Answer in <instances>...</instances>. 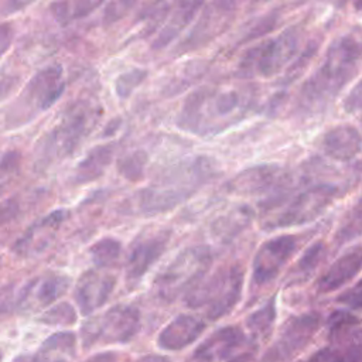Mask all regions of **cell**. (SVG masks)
Instances as JSON below:
<instances>
[{"instance_id": "obj_1", "label": "cell", "mask_w": 362, "mask_h": 362, "mask_svg": "<svg viewBox=\"0 0 362 362\" xmlns=\"http://www.w3.org/2000/svg\"><path fill=\"white\" fill-rule=\"evenodd\" d=\"M255 103L249 88L201 86L191 92L177 116V126L197 136L216 134L245 119Z\"/></svg>"}, {"instance_id": "obj_2", "label": "cell", "mask_w": 362, "mask_h": 362, "mask_svg": "<svg viewBox=\"0 0 362 362\" xmlns=\"http://www.w3.org/2000/svg\"><path fill=\"white\" fill-rule=\"evenodd\" d=\"M362 64V42L351 35L335 40L324 61L301 85L297 110L304 116L322 112L356 75Z\"/></svg>"}, {"instance_id": "obj_3", "label": "cell", "mask_w": 362, "mask_h": 362, "mask_svg": "<svg viewBox=\"0 0 362 362\" xmlns=\"http://www.w3.org/2000/svg\"><path fill=\"white\" fill-rule=\"evenodd\" d=\"M218 173L216 161L206 156H197L173 164L134 195L136 211L143 215L171 211L194 195L205 182L215 178Z\"/></svg>"}, {"instance_id": "obj_4", "label": "cell", "mask_w": 362, "mask_h": 362, "mask_svg": "<svg viewBox=\"0 0 362 362\" xmlns=\"http://www.w3.org/2000/svg\"><path fill=\"white\" fill-rule=\"evenodd\" d=\"M102 116V106L95 99H76L69 103L55 124L35 146V168L47 170L71 156L79 143L93 130Z\"/></svg>"}, {"instance_id": "obj_5", "label": "cell", "mask_w": 362, "mask_h": 362, "mask_svg": "<svg viewBox=\"0 0 362 362\" xmlns=\"http://www.w3.org/2000/svg\"><path fill=\"white\" fill-rule=\"evenodd\" d=\"M64 69L59 64H51L37 71L11 102L4 113V127L13 130L28 124L42 112L48 110L64 93Z\"/></svg>"}, {"instance_id": "obj_6", "label": "cell", "mask_w": 362, "mask_h": 362, "mask_svg": "<svg viewBox=\"0 0 362 362\" xmlns=\"http://www.w3.org/2000/svg\"><path fill=\"white\" fill-rule=\"evenodd\" d=\"M242 288L243 269L239 264L222 266L189 288L185 293V303L192 308L205 307L208 318L218 320L236 305Z\"/></svg>"}, {"instance_id": "obj_7", "label": "cell", "mask_w": 362, "mask_h": 362, "mask_svg": "<svg viewBox=\"0 0 362 362\" xmlns=\"http://www.w3.org/2000/svg\"><path fill=\"white\" fill-rule=\"evenodd\" d=\"M300 40L301 28L300 25H293L277 37L247 48L238 62V75L240 78H269L276 75L294 58L300 47Z\"/></svg>"}, {"instance_id": "obj_8", "label": "cell", "mask_w": 362, "mask_h": 362, "mask_svg": "<svg viewBox=\"0 0 362 362\" xmlns=\"http://www.w3.org/2000/svg\"><path fill=\"white\" fill-rule=\"evenodd\" d=\"M212 263V253L206 246H189L180 252L171 263L156 277L154 287L165 298H174L188 291L202 280Z\"/></svg>"}, {"instance_id": "obj_9", "label": "cell", "mask_w": 362, "mask_h": 362, "mask_svg": "<svg viewBox=\"0 0 362 362\" xmlns=\"http://www.w3.org/2000/svg\"><path fill=\"white\" fill-rule=\"evenodd\" d=\"M140 328V313L133 305L117 304L82 327L85 345L96 342H127Z\"/></svg>"}, {"instance_id": "obj_10", "label": "cell", "mask_w": 362, "mask_h": 362, "mask_svg": "<svg viewBox=\"0 0 362 362\" xmlns=\"http://www.w3.org/2000/svg\"><path fill=\"white\" fill-rule=\"evenodd\" d=\"M337 191V187L331 184L313 185L287 201L284 208L264 225L267 229H276L311 222L327 209L335 198Z\"/></svg>"}, {"instance_id": "obj_11", "label": "cell", "mask_w": 362, "mask_h": 362, "mask_svg": "<svg viewBox=\"0 0 362 362\" xmlns=\"http://www.w3.org/2000/svg\"><path fill=\"white\" fill-rule=\"evenodd\" d=\"M256 352V345L239 327H223L209 335L195 351V358L202 362H249Z\"/></svg>"}, {"instance_id": "obj_12", "label": "cell", "mask_w": 362, "mask_h": 362, "mask_svg": "<svg viewBox=\"0 0 362 362\" xmlns=\"http://www.w3.org/2000/svg\"><path fill=\"white\" fill-rule=\"evenodd\" d=\"M235 14L236 3L233 1L206 3L188 35L178 44L175 54H185L206 45L230 25Z\"/></svg>"}, {"instance_id": "obj_13", "label": "cell", "mask_w": 362, "mask_h": 362, "mask_svg": "<svg viewBox=\"0 0 362 362\" xmlns=\"http://www.w3.org/2000/svg\"><path fill=\"white\" fill-rule=\"evenodd\" d=\"M296 250L297 239L293 235H280L262 243L252 263L253 284L264 286L274 280Z\"/></svg>"}, {"instance_id": "obj_14", "label": "cell", "mask_w": 362, "mask_h": 362, "mask_svg": "<svg viewBox=\"0 0 362 362\" xmlns=\"http://www.w3.org/2000/svg\"><path fill=\"white\" fill-rule=\"evenodd\" d=\"M171 230L161 228L144 230L132 243L126 262V276L129 281H137L167 250Z\"/></svg>"}, {"instance_id": "obj_15", "label": "cell", "mask_w": 362, "mask_h": 362, "mask_svg": "<svg viewBox=\"0 0 362 362\" xmlns=\"http://www.w3.org/2000/svg\"><path fill=\"white\" fill-rule=\"evenodd\" d=\"M318 325L320 317L317 314H303L287 320L277 341L266 352L264 362H281L301 351L313 338Z\"/></svg>"}, {"instance_id": "obj_16", "label": "cell", "mask_w": 362, "mask_h": 362, "mask_svg": "<svg viewBox=\"0 0 362 362\" xmlns=\"http://www.w3.org/2000/svg\"><path fill=\"white\" fill-rule=\"evenodd\" d=\"M290 180L287 174L277 165H256L243 170L226 184V189L233 194H260L274 191V195H281L288 191Z\"/></svg>"}, {"instance_id": "obj_17", "label": "cell", "mask_w": 362, "mask_h": 362, "mask_svg": "<svg viewBox=\"0 0 362 362\" xmlns=\"http://www.w3.org/2000/svg\"><path fill=\"white\" fill-rule=\"evenodd\" d=\"M69 281L68 276L54 272L37 276L21 288L18 305L24 310L47 307L66 291Z\"/></svg>"}, {"instance_id": "obj_18", "label": "cell", "mask_w": 362, "mask_h": 362, "mask_svg": "<svg viewBox=\"0 0 362 362\" xmlns=\"http://www.w3.org/2000/svg\"><path fill=\"white\" fill-rule=\"evenodd\" d=\"M116 286V277L100 270H86L79 277L75 287V300L82 314H90L100 308L110 297Z\"/></svg>"}, {"instance_id": "obj_19", "label": "cell", "mask_w": 362, "mask_h": 362, "mask_svg": "<svg viewBox=\"0 0 362 362\" xmlns=\"http://www.w3.org/2000/svg\"><path fill=\"white\" fill-rule=\"evenodd\" d=\"M66 218L65 209H57L34 222L13 245L11 250L21 257H31L42 252L54 239L55 232Z\"/></svg>"}, {"instance_id": "obj_20", "label": "cell", "mask_w": 362, "mask_h": 362, "mask_svg": "<svg viewBox=\"0 0 362 362\" xmlns=\"http://www.w3.org/2000/svg\"><path fill=\"white\" fill-rule=\"evenodd\" d=\"M362 270V246L352 247L339 256L317 280V290L320 293H329L341 288Z\"/></svg>"}, {"instance_id": "obj_21", "label": "cell", "mask_w": 362, "mask_h": 362, "mask_svg": "<svg viewBox=\"0 0 362 362\" xmlns=\"http://www.w3.org/2000/svg\"><path fill=\"white\" fill-rule=\"evenodd\" d=\"M324 153L338 161H351L362 151V136L352 124H338L322 136Z\"/></svg>"}, {"instance_id": "obj_22", "label": "cell", "mask_w": 362, "mask_h": 362, "mask_svg": "<svg viewBox=\"0 0 362 362\" xmlns=\"http://www.w3.org/2000/svg\"><path fill=\"white\" fill-rule=\"evenodd\" d=\"M205 329V322L194 315L181 314L168 322L158 335V345L164 349L178 351L192 344Z\"/></svg>"}, {"instance_id": "obj_23", "label": "cell", "mask_w": 362, "mask_h": 362, "mask_svg": "<svg viewBox=\"0 0 362 362\" xmlns=\"http://www.w3.org/2000/svg\"><path fill=\"white\" fill-rule=\"evenodd\" d=\"M202 1H181L175 4V8L171 10L168 21L164 24L157 38L153 41L154 49H161L167 47L194 18L197 11L204 7Z\"/></svg>"}, {"instance_id": "obj_24", "label": "cell", "mask_w": 362, "mask_h": 362, "mask_svg": "<svg viewBox=\"0 0 362 362\" xmlns=\"http://www.w3.org/2000/svg\"><path fill=\"white\" fill-rule=\"evenodd\" d=\"M113 153V144H102L93 147L86 154V157L75 167L72 181L75 184H86L99 178L112 163Z\"/></svg>"}, {"instance_id": "obj_25", "label": "cell", "mask_w": 362, "mask_h": 362, "mask_svg": "<svg viewBox=\"0 0 362 362\" xmlns=\"http://www.w3.org/2000/svg\"><path fill=\"white\" fill-rule=\"evenodd\" d=\"M102 1L76 0V1H54L49 4V13L59 24H68L71 21L89 16L95 8L100 7Z\"/></svg>"}, {"instance_id": "obj_26", "label": "cell", "mask_w": 362, "mask_h": 362, "mask_svg": "<svg viewBox=\"0 0 362 362\" xmlns=\"http://www.w3.org/2000/svg\"><path fill=\"white\" fill-rule=\"evenodd\" d=\"M89 255L99 269L110 267L122 255V243L110 236L102 238L89 247Z\"/></svg>"}, {"instance_id": "obj_27", "label": "cell", "mask_w": 362, "mask_h": 362, "mask_svg": "<svg viewBox=\"0 0 362 362\" xmlns=\"http://www.w3.org/2000/svg\"><path fill=\"white\" fill-rule=\"evenodd\" d=\"M148 161V156L144 150H134L120 157L116 163L117 173L130 182L143 180L144 168Z\"/></svg>"}, {"instance_id": "obj_28", "label": "cell", "mask_w": 362, "mask_h": 362, "mask_svg": "<svg viewBox=\"0 0 362 362\" xmlns=\"http://www.w3.org/2000/svg\"><path fill=\"white\" fill-rule=\"evenodd\" d=\"M362 235V199L358 201L344 216L335 232V240L339 245L354 240Z\"/></svg>"}, {"instance_id": "obj_29", "label": "cell", "mask_w": 362, "mask_h": 362, "mask_svg": "<svg viewBox=\"0 0 362 362\" xmlns=\"http://www.w3.org/2000/svg\"><path fill=\"white\" fill-rule=\"evenodd\" d=\"M327 256V246L324 242L318 240L307 247V250L303 253V256L298 259L293 274L300 279H307L325 259Z\"/></svg>"}, {"instance_id": "obj_30", "label": "cell", "mask_w": 362, "mask_h": 362, "mask_svg": "<svg viewBox=\"0 0 362 362\" xmlns=\"http://www.w3.org/2000/svg\"><path fill=\"white\" fill-rule=\"evenodd\" d=\"M276 320L274 298H270L263 307L256 310L247 317V327L256 337H267Z\"/></svg>"}, {"instance_id": "obj_31", "label": "cell", "mask_w": 362, "mask_h": 362, "mask_svg": "<svg viewBox=\"0 0 362 362\" xmlns=\"http://www.w3.org/2000/svg\"><path fill=\"white\" fill-rule=\"evenodd\" d=\"M148 72L141 68H133L123 74H120L115 81V90L120 99H126L132 95V92L143 83L147 78Z\"/></svg>"}, {"instance_id": "obj_32", "label": "cell", "mask_w": 362, "mask_h": 362, "mask_svg": "<svg viewBox=\"0 0 362 362\" xmlns=\"http://www.w3.org/2000/svg\"><path fill=\"white\" fill-rule=\"evenodd\" d=\"M41 321L49 325H69L76 321V313L68 303H59L44 313Z\"/></svg>"}, {"instance_id": "obj_33", "label": "cell", "mask_w": 362, "mask_h": 362, "mask_svg": "<svg viewBox=\"0 0 362 362\" xmlns=\"http://www.w3.org/2000/svg\"><path fill=\"white\" fill-rule=\"evenodd\" d=\"M317 49H318V41L310 42V44L305 47V49L301 52V55L297 57V59H296V61L290 65V68L287 69V74H286V76H284L283 83H290V82H293L296 78H298V76L303 74V71L307 68V65L310 64V61L313 59V57H314V54L317 52Z\"/></svg>"}, {"instance_id": "obj_34", "label": "cell", "mask_w": 362, "mask_h": 362, "mask_svg": "<svg viewBox=\"0 0 362 362\" xmlns=\"http://www.w3.org/2000/svg\"><path fill=\"white\" fill-rule=\"evenodd\" d=\"M75 335L74 332H58L51 335L42 345L44 352H51V351H64V352H69L74 354L75 351Z\"/></svg>"}, {"instance_id": "obj_35", "label": "cell", "mask_w": 362, "mask_h": 362, "mask_svg": "<svg viewBox=\"0 0 362 362\" xmlns=\"http://www.w3.org/2000/svg\"><path fill=\"white\" fill-rule=\"evenodd\" d=\"M337 300L352 310H362V280L344 291Z\"/></svg>"}, {"instance_id": "obj_36", "label": "cell", "mask_w": 362, "mask_h": 362, "mask_svg": "<svg viewBox=\"0 0 362 362\" xmlns=\"http://www.w3.org/2000/svg\"><path fill=\"white\" fill-rule=\"evenodd\" d=\"M134 3L133 1H112L107 3L105 7V13H103V21L105 23H113L119 18H122L130 7H133Z\"/></svg>"}, {"instance_id": "obj_37", "label": "cell", "mask_w": 362, "mask_h": 362, "mask_svg": "<svg viewBox=\"0 0 362 362\" xmlns=\"http://www.w3.org/2000/svg\"><path fill=\"white\" fill-rule=\"evenodd\" d=\"M344 109L348 113L362 110V78L351 89V92L344 99Z\"/></svg>"}, {"instance_id": "obj_38", "label": "cell", "mask_w": 362, "mask_h": 362, "mask_svg": "<svg viewBox=\"0 0 362 362\" xmlns=\"http://www.w3.org/2000/svg\"><path fill=\"white\" fill-rule=\"evenodd\" d=\"M18 161H20V156L16 151H7V153L3 154V158H1V175H3V178L6 177V174L8 171H13V170L17 168Z\"/></svg>"}, {"instance_id": "obj_39", "label": "cell", "mask_w": 362, "mask_h": 362, "mask_svg": "<svg viewBox=\"0 0 362 362\" xmlns=\"http://www.w3.org/2000/svg\"><path fill=\"white\" fill-rule=\"evenodd\" d=\"M0 45H1V54H4L6 52V49H7V47H8V44H10V41H11V28L6 24V23H3L1 24V28H0Z\"/></svg>"}, {"instance_id": "obj_40", "label": "cell", "mask_w": 362, "mask_h": 362, "mask_svg": "<svg viewBox=\"0 0 362 362\" xmlns=\"http://www.w3.org/2000/svg\"><path fill=\"white\" fill-rule=\"evenodd\" d=\"M3 6H6V8L3 10V14H7V13H14L20 8H24L25 6H28L30 3L28 1H16V0H6V1H1Z\"/></svg>"}, {"instance_id": "obj_41", "label": "cell", "mask_w": 362, "mask_h": 362, "mask_svg": "<svg viewBox=\"0 0 362 362\" xmlns=\"http://www.w3.org/2000/svg\"><path fill=\"white\" fill-rule=\"evenodd\" d=\"M14 362H47V358L44 354H35V355H20Z\"/></svg>"}, {"instance_id": "obj_42", "label": "cell", "mask_w": 362, "mask_h": 362, "mask_svg": "<svg viewBox=\"0 0 362 362\" xmlns=\"http://www.w3.org/2000/svg\"><path fill=\"white\" fill-rule=\"evenodd\" d=\"M116 356L112 354H103V355H95L93 358L85 361V362H115Z\"/></svg>"}, {"instance_id": "obj_43", "label": "cell", "mask_w": 362, "mask_h": 362, "mask_svg": "<svg viewBox=\"0 0 362 362\" xmlns=\"http://www.w3.org/2000/svg\"><path fill=\"white\" fill-rule=\"evenodd\" d=\"M136 362H167L164 358L161 356H156V355H148V356H143L140 359H137Z\"/></svg>"}]
</instances>
